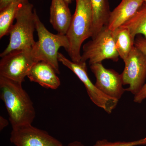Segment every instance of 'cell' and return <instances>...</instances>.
Here are the masks:
<instances>
[{
	"mask_svg": "<svg viewBox=\"0 0 146 146\" xmlns=\"http://www.w3.org/2000/svg\"><path fill=\"white\" fill-rule=\"evenodd\" d=\"M53 68L44 61L35 63L29 72L27 77L31 81L39 84L47 89H56L60 81Z\"/></svg>",
	"mask_w": 146,
	"mask_h": 146,
	"instance_id": "obj_11",
	"label": "cell"
},
{
	"mask_svg": "<svg viewBox=\"0 0 146 146\" xmlns=\"http://www.w3.org/2000/svg\"><path fill=\"white\" fill-rule=\"evenodd\" d=\"M58 59L59 62L72 71L83 83L90 99L94 104L108 114L112 112L119 100L108 96L92 83L87 74L86 62H73L60 52H58Z\"/></svg>",
	"mask_w": 146,
	"mask_h": 146,
	"instance_id": "obj_7",
	"label": "cell"
},
{
	"mask_svg": "<svg viewBox=\"0 0 146 146\" xmlns=\"http://www.w3.org/2000/svg\"><path fill=\"white\" fill-rule=\"evenodd\" d=\"M22 83L0 76V96L12 127L32 124L35 117L33 103Z\"/></svg>",
	"mask_w": 146,
	"mask_h": 146,
	"instance_id": "obj_1",
	"label": "cell"
},
{
	"mask_svg": "<svg viewBox=\"0 0 146 146\" xmlns=\"http://www.w3.org/2000/svg\"><path fill=\"white\" fill-rule=\"evenodd\" d=\"M68 5L65 0H52L50 7V23L62 35L67 34L72 17Z\"/></svg>",
	"mask_w": 146,
	"mask_h": 146,
	"instance_id": "obj_13",
	"label": "cell"
},
{
	"mask_svg": "<svg viewBox=\"0 0 146 146\" xmlns=\"http://www.w3.org/2000/svg\"><path fill=\"white\" fill-rule=\"evenodd\" d=\"M29 1L28 0H0V10H2L11 3L20 2L26 3Z\"/></svg>",
	"mask_w": 146,
	"mask_h": 146,
	"instance_id": "obj_20",
	"label": "cell"
},
{
	"mask_svg": "<svg viewBox=\"0 0 146 146\" xmlns=\"http://www.w3.org/2000/svg\"><path fill=\"white\" fill-rule=\"evenodd\" d=\"M35 23L38 40L33 47L35 56L38 62L44 61L49 64L57 74H60L58 59V50L63 47L66 51L69 42L66 35L50 32L40 21L35 11Z\"/></svg>",
	"mask_w": 146,
	"mask_h": 146,
	"instance_id": "obj_4",
	"label": "cell"
},
{
	"mask_svg": "<svg viewBox=\"0 0 146 146\" xmlns=\"http://www.w3.org/2000/svg\"><path fill=\"white\" fill-rule=\"evenodd\" d=\"M123 61L124 69L121 74L123 85H129L125 91L135 96L145 84L146 54L134 45Z\"/></svg>",
	"mask_w": 146,
	"mask_h": 146,
	"instance_id": "obj_8",
	"label": "cell"
},
{
	"mask_svg": "<svg viewBox=\"0 0 146 146\" xmlns=\"http://www.w3.org/2000/svg\"><path fill=\"white\" fill-rule=\"evenodd\" d=\"M113 32L116 49L119 57L124 61L134 46L135 39L125 28L121 27Z\"/></svg>",
	"mask_w": 146,
	"mask_h": 146,
	"instance_id": "obj_15",
	"label": "cell"
},
{
	"mask_svg": "<svg viewBox=\"0 0 146 146\" xmlns=\"http://www.w3.org/2000/svg\"><path fill=\"white\" fill-rule=\"evenodd\" d=\"M37 62L33 48L11 52L1 57L0 76L22 83Z\"/></svg>",
	"mask_w": 146,
	"mask_h": 146,
	"instance_id": "obj_6",
	"label": "cell"
},
{
	"mask_svg": "<svg viewBox=\"0 0 146 146\" xmlns=\"http://www.w3.org/2000/svg\"><path fill=\"white\" fill-rule=\"evenodd\" d=\"M144 2H146V0H143Z\"/></svg>",
	"mask_w": 146,
	"mask_h": 146,
	"instance_id": "obj_25",
	"label": "cell"
},
{
	"mask_svg": "<svg viewBox=\"0 0 146 146\" xmlns=\"http://www.w3.org/2000/svg\"><path fill=\"white\" fill-rule=\"evenodd\" d=\"M93 11V35L91 38L107 25L111 11L108 0H91Z\"/></svg>",
	"mask_w": 146,
	"mask_h": 146,
	"instance_id": "obj_14",
	"label": "cell"
},
{
	"mask_svg": "<svg viewBox=\"0 0 146 146\" xmlns=\"http://www.w3.org/2000/svg\"><path fill=\"white\" fill-rule=\"evenodd\" d=\"M35 11L29 1L23 3L16 13V23L9 32V43L0 54L1 57L18 50L33 48L35 42L34 32L36 30Z\"/></svg>",
	"mask_w": 146,
	"mask_h": 146,
	"instance_id": "obj_3",
	"label": "cell"
},
{
	"mask_svg": "<svg viewBox=\"0 0 146 146\" xmlns=\"http://www.w3.org/2000/svg\"><path fill=\"white\" fill-rule=\"evenodd\" d=\"M119 57L113 32L106 26L91 40L84 45L80 61L86 62L88 60L91 65L102 63L106 59H110L117 62Z\"/></svg>",
	"mask_w": 146,
	"mask_h": 146,
	"instance_id": "obj_5",
	"label": "cell"
},
{
	"mask_svg": "<svg viewBox=\"0 0 146 146\" xmlns=\"http://www.w3.org/2000/svg\"><path fill=\"white\" fill-rule=\"evenodd\" d=\"M144 3L143 0H121L110 15L107 26L109 29L114 31L127 22Z\"/></svg>",
	"mask_w": 146,
	"mask_h": 146,
	"instance_id": "obj_12",
	"label": "cell"
},
{
	"mask_svg": "<svg viewBox=\"0 0 146 146\" xmlns=\"http://www.w3.org/2000/svg\"><path fill=\"white\" fill-rule=\"evenodd\" d=\"M90 68L96 77L97 88L108 96L119 100L125 91L121 74L105 68L102 63L92 64Z\"/></svg>",
	"mask_w": 146,
	"mask_h": 146,
	"instance_id": "obj_10",
	"label": "cell"
},
{
	"mask_svg": "<svg viewBox=\"0 0 146 146\" xmlns=\"http://www.w3.org/2000/svg\"><path fill=\"white\" fill-rule=\"evenodd\" d=\"M143 141L144 145H146V137L145 138H143Z\"/></svg>",
	"mask_w": 146,
	"mask_h": 146,
	"instance_id": "obj_24",
	"label": "cell"
},
{
	"mask_svg": "<svg viewBox=\"0 0 146 146\" xmlns=\"http://www.w3.org/2000/svg\"><path fill=\"white\" fill-rule=\"evenodd\" d=\"M65 2L68 4V5L70 4L71 3L72 1H74V0H65Z\"/></svg>",
	"mask_w": 146,
	"mask_h": 146,
	"instance_id": "obj_23",
	"label": "cell"
},
{
	"mask_svg": "<svg viewBox=\"0 0 146 146\" xmlns=\"http://www.w3.org/2000/svg\"><path fill=\"white\" fill-rule=\"evenodd\" d=\"M75 1V11L66 35L69 44L66 51L71 60L80 62L82 44L93 35V11L91 0Z\"/></svg>",
	"mask_w": 146,
	"mask_h": 146,
	"instance_id": "obj_2",
	"label": "cell"
},
{
	"mask_svg": "<svg viewBox=\"0 0 146 146\" xmlns=\"http://www.w3.org/2000/svg\"><path fill=\"white\" fill-rule=\"evenodd\" d=\"M122 27L127 29L134 39L139 35L146 39V2H144L136 13Z\"/></svg>",
	"mask_w": 146,
	"mask_h": 146,
	"instance_id": "obj_16",
	"label": "cell"
},
{
	"mask_svg": "<svg viewBox=\"0 0 146 146\" xmlns=\"http://www.w3.org/2000/svg\"><path fill=\"white\" fill-rule=\"evenodd\" d=\"M23 3L18 2L11 3L0 10V38L8 35L16 13Z\"/></svg>",
	"mask_w": 146,
	"mask_h": 146,
	"instance_id": "obj_17",
	"label": "cell"
},
{
	"mask_svg": "<svg viewBox=\"0 0 146 146\" xmlns=\"http://www.w3.org/2000/svg\"><path fill=\"white\" fill-rule=\"evenodd\" d=\"M10 141L16 146H63L62 143L44 130L32 124L12 127Z\"/></svg>",
	"mask_w": 146,
	"mask_h": 146,
	"instance_id": "obj_9",
	"label": "cell"
},
{
	"mask_svg": "<svg viewBox=\"0 0 146 146\" xmlns=\"http://www.w3.org/2000/svg\"><path fill=\"white\" fill-rule=\"evenodd\" d=\"M9 124L8 121L2 116L0 117V130H2Z\"/></svg>",
	"mask_w": 146,
	"mask_h": 146,
	"instance_id": "obj_21",
	"label": "cell"
},
{
	"mask_svg": "<svg viewBox=\"0 0 146 146\" xmlns=\"http://www.w3.org/2000/svg\"><path fill=\"white\" fill-rule=\"evenodd\" d=\"M144 145L143 139L131 142H110L106 140L97 141L94 146H136Z\"/></svg>",
	"mask_w": 146,
	"mask_h": 146,
	"instance_id": "obj_19",
	"label": "cell"
},
{
	"mask_svg": "<svg viewBox=\"0 0 146 146\" xmlns=\"http://www.w3.org/2000/svg\"><path fill=\"white\" fill-rule=\"evenodd\" d=\"M84 146L82 144H81L80 142H78V141H75L73 143H70L68 146Z\"/></svg>",
	"mask_w": 146,
	"mask_h": 146,
	"instance_id": "obj_22",
	"label": "cell"
},
{
	"mask_svg": "<svg viewBox=\"0 0 146 146\" xmlns=\"http://www.w3.org/2000/svg\"><path fill=\"white\" fill-rule=\"evenodd\" d=\"M134 45L146 54V39L141 35L136 36L134 41ZM146 99V82L141 91L134 96V102L141 103Z\"/></svg>",
	"mask_w": 146,
	"mask_h": 146,
	"instance_id": "obj_18",
	"label": "cell"
}]
</instances>
